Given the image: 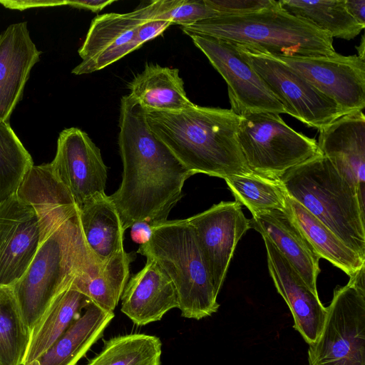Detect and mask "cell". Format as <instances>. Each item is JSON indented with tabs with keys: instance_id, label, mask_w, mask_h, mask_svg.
<instances>
[{
	"instance_id": "6da1fadb",
	"label": "cell",
	"mask_w": 365,
	"mask_h": 365,
	"mask_svg": "<svg viewBox=\"0 0 365 365\" xmlns=\"http://www.w3.org/2000/svg\"><path fill=\"white\" fill-rule=\"evenodd\" d=\"M118 125L123 178L109 197L123 227L125 230L138 222L151 226L163 222L194 174L151 131L144 110L129 95L120 99Z\"/></svg>"
},
{
	"instance_id": "7a4b0ae2",
	"label": "cell",
	"mask_w": 365,
	"mask_h": 365,
	"mask_svg": "<svg viewBox=\"0 0 365 365\" xmlns=\"http://www.w3.org/2000/svg\"><path fill=\"white\" fill-rule=\"evenodd\" d=\"M145 115L151 131L194 175L224 179L252 173L237 140L240 115L231 109L195 104L178 112Z\"/></svg>"
},
{
	"instance_id": "3957f363",
	"label": "cell",
	"mask_w": 365,
	"mask_h": 365,
	"mask_svg": "<svg viewBox=\"0 0 365 365\" xmlns=\"http://www.w3.org/2000/svg\"><path fill=\"white\" fill-rule=\"evenodd\" d=\"M100 263L88 247L78 214L53 232L11 287L24 321L31 331L55 298L82 274H97Z\"/></svg>"
},
{
	"instance_id": "277c9868",
	"label": "cell",
	"mask_w": 365,
	"mask_h": 365,
	"mask_svg": "<svg viewBox=\"0 0 365 365\" xmlns=\"http://www.w3.org/2000/svg\"><path fill=\"white\" fill-rule=\"evenodd\" d=\"M279 180L288 196L365 259V210L354 188L319 149Z\"/></svg>"
},
{
	"instance_id": "5b68a950",
	"label": "cell",
	"mask_w": 365,
	"mask_h": 365,
	"mask_svg": "<svg viewBox=\"0 0 365 365\" xmlns=\"http://www.w3.org/2000/svg\"><path fill=\"white\" fill-rule=\"evenodd\" d=\"M187 36L205 35L257 46L273 55H331L333 38L304 19L279 6L258 12L220 16L180 26Z\"/></svg>"
},
{
	"instance_id": "8992f818",
	"label": "cell",
	"mask_w": 365,
	"mask_h": 365,
	"mask_svg": "<svg viewBox=\"0 0 365 365\" xmlns=\"http://www.w3.org/2000/svg\"><path fill=\"white\" fill-rule=\"evenodd\" d=\"M137 252L155 261L170 278L182 317L200 320L217 312L218 294L187 219L152 226L149 240Z\"/></svg>"
},
{
	"instance_id": "52a82bcc",
	"label": "cell",
	"mask_w": 365,
	"mask_h": 365,
	"mask_svg": "<svg viewBox=\"0 0 365 365\" xmlns=\"http://www.w3.org/2000/svg\"><path fill=\"white\" fill-rule=\"evenodd\" d=\"M365 265L334 292L307 365H365Z\"/></svg>"
},
{
	"instance_id": "ba28073f",
	"label": "cell",
	"mask_w": 365,
	"mask_h": 365,
	"mask_svg": "<svg viewBox=\"0 0 365 365\" xmlns=\"http://www.w3.org/2000/svg\"><path fill=\"white\" fill-rule=\"evenodd\" d=\"M237 140L250 170L273 180L318 152L315 139L295 131L272 113L240 115Z\"/></svg>"
},
{
	"instance_id": "9c48e42d",
	"label": "cell",
	"mask_w": 365,
	"mask_h": 365,
	"mask_svg": "<svg viewBox=\"0 0 365 365\" xmlns=\"http://www.w3.org/2000/svg\"><path fill=\"white\" fill-rule=\"evenodd\" d=\"M235 43L245 61L280 102L286 113L318 130L344 115L334 101L272 54L257 46Z\"/></svg>"
},
{
	"instance_id": "30bf717a",
	"label": "cell",
	"mask_w": 365,
	"mask_h": 365,
	"mask_svg": "<svg viewBox=\"0 0 365 365\" xmlns=\"http://www.w3.org/2000/svg\"><path fill=\"white\" fill-rule=\"evenodd\" d=\"M190 37L225 79L230 109L236 114L286 113L280 102L245 61L235 43L205 35Z\"/></svg>"
},
{
	"instance_id": "8fae6325",
	"label": "cell",
	"mask_w": 365,
	"mask_h": 365,
	"mask_svg": "<svg viewBox=\"0 0 365 365\" xmlns=\"http://www.w3.org/2000/svg\"><path fill=\"white\" fill-rule=\"evenodd\" d=\"M272 55L334 101L344 115L364 108L365 61L357 55Z\"/></svg>"
},
{
	"instance_id": "7c38bea8",
	"label": "cell",
	"mask_w": 365,
	"mask_h": 365,
	"mask_svg": "<svg viewBox=\"0 0 365 365\" xmlns=\"http://www.w3.org/2000/svg\"><path fill=\"white\" fill-rule=\"evenodd\" d=\"M241 206L235 200L221 201L187 218L217 294L238 242L251 228L250 220L243 214Z\"/></svg>"
},
{
	"instance_id": "4fadbf2b",
	"label": "cell",
	"mask_w": 365,
	"mask_h": 365,
	"mask_svg": "<svg viewBox=\"0 0 365 365\" xmlns=\"http://www.w3.org/2000/svg\"><path fill=\"white\" fill-rule=\"evenodd\" d=\"M51 164L78 209L94 196L106 193L108 168L101 150L82 130L72 127L59 133Z\"/></svg>"
},
{
	"instance_id": "5bb4252c",
	"label": "cell",
	"mask_w": 365,
	"mask_h": 365,
	"mask_svg": "<svg viewBox=\"0 0 365 365\" xmlns=\"http://www.w3.org/2000/svg\"><path fill=\"white\" fill-rule=\"evenodd\" d=\"M41 244L34 208L15 193L0 204V286L12 287L24 274Z\"/></svg>"
},
{
	"instance_id": "9a60e30c",
	"label": "cell",
	"mask_w": 365,
	"mask_h": 365,
	"mask_svg": "<svg viewBox=\"0 0 365 365\" xmlns=\"http://www.w3.org/2000/svg\"><path fill=\"white\" fill-rule=\"evenodd\" d=\"M143 21L135 9L96 16L78 51L82 61L71 73L83 75L102 70L141 47L137 31Z\"/></svg>"
},
{
	"instance_id": "2e32d148",
	"label": "cell",
	"mask_w": 365,
	"mask_h": 365,
	"mask_svg": "<svg viewBox=\"0 0 365 365\" xmlns=\"http://www.w3.org/2000/svg\"><path fill=\"white\" fill-rule=\"evenodd\" d=\"M318 149L354 188L365 210V117L344 115L319 130Z\"/></svg>"
},
{
	"instance_id": "e0dca14e",
	"label": "cell",
	"mask_w": 365,
	"mask_h": 365,
	"mask_svg": "<svg viewBox=\"0 0 365 365\" xmlns=\"http://www.w3.org/2000/svg\"><path fill=\"white\" fill-rule=\"evenodd\" d=\"M270 276L278 293L288 305L294 319V328L310 344L320 334L327 317V307L317 292H313L293 266L265 236H262Z\"/></svg>"
},
{
	"instance_id": "ac0fdd59",
	"label": "cell",
	"mask_w": 365,
	"mask_h": 365,
	"mask_svg": "<svg viewBox=\"0 0 365 365\" xmlns=\"http://www.w3.org/2000/svg\"><path fill=\"white\" fill-rule=\"evenodd\" d=\"M41 51L33 42L27 22L9 25L0 34V120L9 122L23 98L26 82Z\"/></svg>"
},
{
	"instance_id": "d6986e66",
	"label": "cell",
	"mask_w": 365,
	"mask_h": 365,
	"mask_svg": "<svg viewBox=\"0 0 365 365\" xmlns=\"http://www.w3.org/2000/svg\"><path fill=\"white\" fill-rule=\"evenodd\" d=\"M16 194L35 210L41 243L61 225L78 214L73 196L55 173L51 163L32 165Z\"/></svg>"
},
{
	"instance_id": "ffe728a7",
	"label": "cell",
	"mask_w": 365,
	"mask_h": 365,
	"mask_svg": "<svg viewBox=\"0 0 365 365\" xmlns=\"http://www.w3.org/2000/svg\"><path fill=\"white\" fill-rule=\"evenodd\" d=\"M121 300V312L138 326L160 321L168 311L178 308L172 280L150 259L143 269L129 278Z\"/></svg>"
},
{
	"instance_id": "44dd1931",
	"label": "cell",
	"mask_w": 365,
	"mask_h": 365,
	"mask_svg": "<svg viewBox=\"0 0 365 365\" xmlns=\"http://www.w3.org/2000/svg\"><path fill=\"white\" fill-rule=\"evenodd\" d=\"M252 215L250 227L267 237L307 286L317 292L320 258L287 211L270 210Z\"/></svg>"
},
{
	"instance_id": "7402d4cb",
	"label": "cell",
	"mask_w": 365,
	"mask_h": 365,
	"mask_svg": "<svg viewBox=\"0 0 365 365\" xmlns=\"http://www.w3.org/2000/svg\"><path fill=\"white\" fill-rule=\"evenodd\" d=\"M130 96L145 112H178L195 105L175 68L148 63L128 84Z\"/></svg>"
},
{
	"instance_id": "603a6c76",
	"label": "cell",
	"mask_w": 365,
	"mask_h": 365,
	"mask_svg": "<svg viewBox=\"0 0 365 365\" xmlns=\"http://www.w3.org/2000/svg\"><path fill=\"white\" fill-rule=\"evenodd\" d=\"M114 317L90 303L65 332L38 358L26 365H76L102 336Z\"/></svg>"
},
{
	"instance_id": "cb8c5ba5",
	"label": "cell",
	"mask_w": 365,
	"mask_h": 365,
	"mask_svg": "<svg viewBox=\"0 0 365 365\" xmlns=\"http://www.w3.org/2000/svg\"><path fill=\"white\" fill-rule=\"evenodd\" d=\"M82 232L90 250L103 264L124 249V232L113 202L106 193L86 202L78 209Z\"/></svg>"
},
{
	"instance_id": "d4e9b609",
	"label": "cell",
	"mask_w": 365,
	"mask_h": 365,
	"mask_svg": "<svg viewBox=\"0 0 365 365\" xmlns=\"http://www.w3.org/2000/svg\"><path fill=\"white\" fill-rule=\"evenodd\" d=\"M91 301L72 284L52 302L31 331L23 365L42 355L81 316Z\"/></svg>"
},
{
	"instance_id": "484cf974",
	"label": "cell",
	"mask_w": 365,
	"mask_h": 365,
	"mask_svg": "<svg viewBox=\"0 0 365 365\" xmlns=\"http://www.w3.org/2000/svg\"><path fill=\"white\" fill-rule=\"evenodd\" d=\"M286 211L319 258L328 260L349 277L365 265V259L349 248L320 220L288 195Z\"/></svg>"
},
{
	"instance_id": "4316f807",
	"label": "cell",
	"mask_w": 365,
	"mask_h": 365,
	"mask_svg": "<svg viewBox=\"0 0 365 365\" xmlns=\"http://www.w3.org/2000/svg\"><path fill=\"white\" fill-rule=\"evenodd\" d=\"M135 257L123 249L105 261L97 274L78 276L72 285L91 303L113 312L130 278V266Z\"/></svg>"
},
{
	"instance_id": "83f0119b",
	"label": "cell",
	"mask_w": 365,
	"mask_h": 365,
	"mask_svg": "<svg viewBox=\"0 0 365 365\" xmlns=\"http://www.w3.org/2000/svg\"><path fill=\"white\" fill-rule=\"evenodd\" d=\"M278 2L284 11L307 20L332 38L351 40L365 28L347 11L344 0H280Z\"/></svg>"
},
{
	"instance_id": "f1b7e54d",
	"label": "cell",
	"mask_w": 365,
	"mask_h": 365,
	"mask_svg": "<svg viewBox=\"0 0 365 365\" xmlns=\"http://www.w3.org/2000/svg\"><path fill=\"white\" fill-rule=\"evenodd\" d=\"M162 342L145 334L120 335L105 341L87 365H160Z\"/></svg>"
},
{
	"instance_id": "f546056e",
	"label": "cell",
	"mask_w": 365,
	"mask_h": 365,
	"mask_svg": "<svg viewBox=\"0 0 365 365\" xmlns=\"http://www.w3.org/2000/svg\"><path fill=\"white\" fill-rule=\"evenodd\" d=\"M30 334L12 287L0 286V365H23Z\"/></svg>"
},
{
	"instance_id": "4dcf8cb0",
	"label": "cell",
	"mask_w": 365,
	"mask_h": 365,
	"mask_svg": "<svg viewBox=\"0 0 365 365\" xmlns=\"http://www.w3.org/2000/svg\"><path fill=\"white\" fill-rule=\"evenodd\" d=\"M235 198L252 214L270 210L285 212L287 194L279 180L255 173L232 175L224 178Z\"/></svg>"
},
{
	"instance_id": "1f68e13d",
	"label": "cell",
	"mask_w": 365,
	"mask_h": 365,
	"mask_svg": "<svg viewBox=\"0 0 365 365\" xmlns=\"http://www.w3.org/2000/svg\"><path fill=\"white\" fill-rule=\"evenodd\" d=\"M32 165L31 155L10 123L0 120V204L16 192Z\"/></svg>"
},
{
	"instance_id": "d6a6232c",
	"label": "cell",
	"mask_w": 365,
	"mask_h": 365,
	"mask_svg": "<svg viewBox=\"0 0 365 365\" xmlns=\"http://www.w3.org/2000/svg\"><path fill=\"white\" fill-rule=\"evenodd\" d=\"M135 10L143 20H163L180 26L219 16L205 0L152 1Z\"/></svg>"
},
{
	"instance_id": "836d02e7",
	"label": "cell",
	"mask_w": 365,
	"mask_h": 365,
	"mask_svg": "<svg viewBox=\"0 0 365 365\" xmlns=\"http://www.w3.org/2000/svg\"><path fill=\"white\" fill-rule=\"evenodd\" d=\"M220 16H238L279 6L274 0H205Z\"/></svg>"
},
{
	"instance_id": "e575fe53",
	"label": "cell",
	"mask_w": 365,
	"mask_h": 365,
	"mask_svg": "<svg viewBox=\"0 0 365 365\" xmlns=\"http://www.w3.org/2000/svg\"><path fill=\"white\" fill-rule=\"evenodd\" d=\"M171 25L170 22L163 20H143L137 31L140 45L142 46L147 41L160 36Z\"/></svg>"
},
{
	"instance_id": "d590c367",
	"label": "cell",
	"mask_w": 365,
	"mask_h": 365,
	"mask_svg": "<svg viewBox=\"0 0 365 365\" xmlns=\"http://www.w3.org/2000/svg\"><path fill=\"white\" fill-rule=\"evenodd\" d=\"M115 0H76L64 1V6L84 9L93 12H98L105 7L115 2Z\"/></svg>"
},
{
	"instance_id": "8d00e7d4",
	"label": "cell",
	"mask_w": 365,
	"mask_h": 365,
	"mask_svg": "<svg viewBox=\"0 0 365 365\" xmlns=\"http://www.w3.org/2000/svg\"><path fill=\"white\" fill-rule=\"evenodd\" d=\"M344 5L349 14L365 27V0H344Z\"/></svg>"
},
{
	"instance_id": "74e56055",
	"label": "cell",
	"mask_w": 365,
	"mask_h": 365,
	"mask_svg": "<svg viewBox=\"0 0 365 365\" xmlns=\"http://www.w3.org/2000/svg\"><path fill=\"white\" fill-rule=\"evenodd\" d=\"M130 227L131 237L135 242L143 245L149 240L152 232V226L148 222H138Z\"/></svg>"
},
{
	"instance_id": "f35d334b",
	"label": "cell",
	"mask_w": 365,
	"mask_h": 365,
	"mask_svg": "<svg viewBox=\"0 0 365 365\" xmlns=\"http://www.w3.org/2000/svg\"><path fill=\"white\" fill-rule=\"evenodd\" d=\"M364 46H365V43H364V36H362L361 43L359 45V46L356 47V49L358 51V55L357 56L360 58H361L362 60H365L364 59Z\"/></svg>"
}]
</instances>
